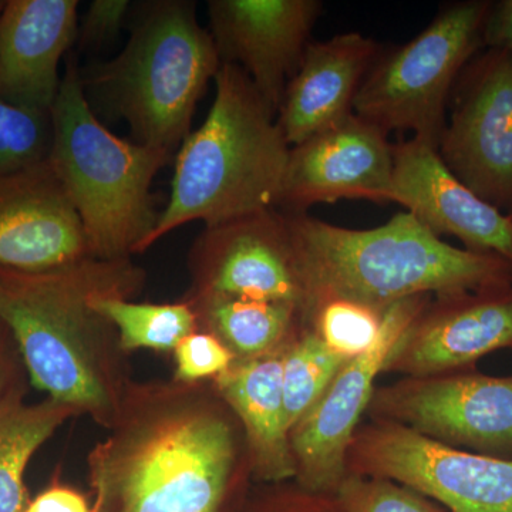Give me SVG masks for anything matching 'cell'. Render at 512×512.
Wrapping results in <instances>:
<instances>
[{
    "instance_id": "d590c367",
    "label": "cell",
    "mask_w": 512,
    "mask_h": 512,
    "mask_svg": "<svg viewBox=\"0 0 512 512\" xmlns=\"http://www.w3.org/2000/svg\"><path fill=\"white\" fill-rule=\"evenodd\" d=\"M508 217H510V220L512 222V208H511L510 212H508Z\"/></svg>"
},
{
    "instance_id": "d6a6232c",
    "label": "cell",
    "mask_w": 512,
    "mask_h": 512,
    "mask_svg": "<svg viewBox=\"0 0 512 512\" xmlns=\"http://www.w3.org/2000/svg\"><path fill=\"white\" fill-rule=\"evenodd\" d=\"M12 348H16L15 340L8 328L0 322V402L20 382L16 359Z\"/></svg>"
},
{
    "instance_id": "8fae6325",
    "label": "cell",
    "mask_w": 512,
    "mask_h": 512,
    "mask_svg": "<svg viewBox=\"0 0 512 512\" xmlns=\"http://www.w3.org/2000/svg\"><path fill=\"white\" fill-rule=\"evenodd\" d=\"M188 292L288 302L303 309L305 288L288 214L254 212L205 227L188 254Z\"/></svg>"
},
{
    "instance_id": "ba28073f",
    "label": "cell",
    "mask_w": 512,
    "mask_h": 512,
    "mask_svg": "<svg viewBox=\"0 0 512 512\" xmlns=\"http://www.w3.org/2000/svg\"><path fill=\"white\" fill-rule=\"evenodd\" d=\"M348 473L396 481L448 512H512V460L444 446L389 421L359 426Z\"/></svg>"
},
{
    "instance_id": "7402d4cb",
    "label": "cell",
    "mask_w": 512,
    "mask_h": 512,
    "mask_svg": "<svg viewBox=\"0 0 512 512\" xmlns=\"http://www.w3.org/2000/svg\"><path fill=\"white\" fill-rule=\"evenodd\" d=\"M73 417H80L73 407L46 397L40 403H23L6 423L0 431V512L25 510L30 460Z\"/></svg>"
},
{
    "instance_id": "5bb4252c",
    "label": "cell",
    "mask_w": 512,
    "mask_h": 512,
    "mask_svg": "<svg viewBox=\"0 0 512 512\" xmlns=\"http://www.w3.org/2000/svg\"><path fill=\"white\" fill-rule=\"evenodd\" d=\"M322 8L319 0H210L208 30L221 63L247 74L278 114Z\"/></svg>"
},
{
    "instance_id": "83f0119b",
    "label": "cell",
    "mask_w": 512,
    "mask_h": 512,
    "mask_svg": "<svg viewBox=\"0 0 512 512\" xmlns=\"http://www.w3.org/2000/svg\"><path fill=\"white\" fill-rule=\"evenodd\" d=\"M174 379L204 382L224 373L234 363V356L211 333L195 330L174 349Z\"/></svg>"
},
{
    "instance_id": "2e32d148",
    "label": "cell",
    "mask_w": 512,
    "mask_h": 512,
    "mask_svg": "<svg viewBox=\"0 0 512 512\" xmlns=\"http://www.w3.org/2000/svg\"><path fill=\"white\" fill-rule=\"evenodd\" d=\"M89 256L82 221L50 158L0 174L2 268L45 271Z\"/></svg>"
},
{
    "instance_id": "836d02e7",
    "label": "cell",
    "mask_w": 512,
    "mask_h": 512,
    "mask_svg": "<svg viewBox=\"0 0 512 512\" xmlns=\"http://www.w3.org/2000/svg\"><path fill=\"white\" fill-rule=\"evenodd\" d=\"M23 403H25V387L23 383H19L0 402V431Z\"/></svg>"
},
{
    "instance_id": "f1b7e54d",
    "label": "cell",
    "mask_w": 512,
    "mask_h": 512,
    "mask_svg": "<svg viewBox=\"0 0 512 512\" xmlns=\"http://www.w3.org/2000/svg\"><path fill=\"white\" fill-rule=\"evenodd\" d=\"M235 512H345L335 495L313 494L296 483L256 484Z\"/></svg>"
},
{
    "instance_id": "9a60e30c",
    "label": "cell",
    "mask_w": 512,
    "mask_h": 512,
    "mask_svg": "<svg viewBox=\"0 0 512 512\" xmlns=\"http://www.w3.org/2000/svg\"><path fill=\"white\" fill-rule=\"evenodd\" d=\"M392 202L437 237H456L467 249L512 262V222L451 173L439 147L412 137L394 146Z\"/></svg>"
},
{
    "instance_id": "8992f818",
    "label": "cell",
    "mask_w": 512,
    "mask_h": 512,
    "mask_svg": "<svg viewBox=\"0 0 512 512\" xmlns=\"http://www.w3.org/2000/svg\"><path fill=\"white\" fill-rule=\"evenodd\" d=\"M52 121L49 158L82 221L90 255L143 254L160 218L151 185L173 154L111 133L87 101L74 60L63 74Z\"/></svg>"
},
{
    "instance_id": "3957f363",
    "label": "cell",
    "mask_w": 512,
    "mask_h": 512,
    "mask_svg": "<svg viewBox=\"0 0 512 512\" xmlns=\"http://www.w3.org/2000/svg\"><path fill=\"white\" fill-rule=\"evenodd\" d=\"M305 288L302 315L329 299L386 311L394 303L512 286V262L448 245L410 212L372 229L288 214Z\"/></svg>"
},
{
    "instance_id": "30bf717a",
    "label": "cell",
    "mask_w": 512,
    "mask_h": 512,
    "mask_svg": "<svg viewBox=\"0 0 512 512\" xmlns=\"http://www.w3.org/2000/svg\"><path fill=\"white\" fill-rule=\"evenodd\" d=\"M427 303L429 296H416L390 306L375 345L340 367L318 403L292 427L293 483L309 493L336 494L348 474L350 444L375 393L376 377L386 372Z\"/></svg>"
},
{
    "instance_id": "ac0fdd59",
    "label": "cell",
    "mask_w": 512,
    "mask_h": 512,
    "mask_svg": "<svg viewBox=\"0 0 512 512\" xmlns=\"http://www.w3.org/2000/svg\"><path fill=\"white\" fill-rule=\"evenodd\" d=\"M77 0H6L0 13V99L50 113L63 56L76 45Z\"/></svg>"
},
{
    "instance_id": "484cf974",
    "label": "cell",
    "mask_w": 512,
    "mask_h": 512,
    "mask_svg": "<svg viewBox=\"0 0 512 512\" xmlns=\"http://www.w3.org/2000/svg\"><path fill=\"white\" fill-rule=\"evenodd\" d=\"M52 143V111L20 109L0 99V174L49 160Z\"/></svg>"
},
{
    "instance_id": "277c9868",
    "label": "cell",
    "mask_w": 512,
    "mask_h": 512,
    "mask_svg": "<svg viewBox=\"0 0 512 512\" xmlns=\"http://www.w3.org/2000/svg\"><path fill=\"white\" fill-rule=\"evenodd\" d=\"M215 99L200 128L178 148L167 207L143 252L194 221L205 227L279 207L288 141L254 83L222 64Z\"/></svg>"
},
{
    "instance_id": "9c48e42d",
    "label": "cell",
    "mask_w": 512,
    "mask_h": 512,
    "mask_svg": "<svg viewBox=\"0 0 512 512\" xmlns=\"http://www.w3.org/2000/svg\"><path fill=\"white\" fill-rule=\"evenodd\" d=\"M367 413L444 446L512 460V376L406 377L375 389Z\"/></svg>"
},
{
    "instance_id": "52a82bcc",
    "label": "cell",
    "mask_w": 512,
    "mask_h": 512,
    "mask_svg": "<svg viewBox=\"0 0 512 512\" xmlns=\"http://www.w3.org/2000/svg\"><path fill=\"white\" fill-rule=\"evenodd\" d=\"M491 3H454L406 45L377 57L353 113L383 133L413 131V137L439 147L446 110L458 76L478 46Z\"/></svg>"
},
{
    "instance_id": "e0dca14e",
    "label": "cell",
    "mask_w": 512,
    "mask_h": 512,
    "mask_svg": "<svg viewBox=\"0 0 512 512\" xmlns=\"http://www.w3.org/2000/svg\"><path fill=\"white\" fill-rule=\"evenodd\" d=\"M501 349H512V286L427 303L386 372L450 375Z\"/></svg>"
},
{
    "instance_id": "7a4b0ae2",
    "label": "cell",
    "mask_w": 512,
    "mask_h": 512,
    "mask_svg": "<svg viewBox=\"0 0 512 512\" xmlns=\"http://www.w3.org/2000/svg\"><path fill=\"white\" fill-rule=\"evenodd\" d=\"M146 284L131 258L89 256L45 271L0 266V322L33 386L109 430L133 379L116 326L93 301L134 299Z\"/></svg>"
},
{
    "instance_id": "4316f807",
    "label": "cell",
    "mask_w": 512,
    "mask_h": 512,
    "mask_svg": "<svg viewBox=\"0 0 512 512\" xmlns=\"http://www.w3.org/2000/svg\"><path fill=\"white\" fill-rule=\"evenodd\" d=\"M335 497L345 512H448L406 485L348 473Z\"/></svg>"
},
{
    "instance_id": "f546056e",
    "label": "cell",
    "mask_w": 512,
    "mask_h": 512,
    "mask_svg": "<svg viewBox=\"0 0 512 512\" xmlns=\"http://www.w3.org/2000/svg\"><path fill=\"white\" fill-rule=\"evenodd\" d=\"M136 3L130 0H93L79 18L76 45L82 50L109 45L130 22Z\"/></svg>"
},
{
    "instance_id": "4dcf8cb0",
    "label": "cell",
    "mask_w": 512,
    "mask_h": 512,
    "mask_svg": "<svg viewBox=\"0 0 512 512\" xmlns=\"http://www.w3.org/2000/svg\"><path fill=\"white\" fill-rule=\"evenodd\" d=\"M22 512H92V501L76 488L55 481Z\"/></svg>"
},
{
    "instance_id": "4fadbf2b",
    "label": "cell",
    "mask_w": 512,
    "mask_h": 512,
    "mask_svg": "<svg viewBox=\"0 0 512 512\" xmlns=\"http://www.w3.org/2000/svg\"><path fill=\"white\" fill-rule=\"evenodd\" d=\"M394 146L387 134L350 114L291 147L279 207L306 214L340 200L392 202Z\"/></svg>"
},
{
    "instance_id": "1f68e13d",
    "label": "cell",
    "mask_w": 512,
    "mask_h": 512,
    "mask_svg": "<svg viewBox=\"0 0 512 512\" xmlns=\"http://www.w3.org/2000/svg\"><path fill=\"white\" fill-rule=\"evenodd\" d=\"M481 42L512 57V0L498 2L488 10Z\"/></svg>"
},
{
    "instance_id": "603a6c76",
    "label": "cell",
    "mask_w": 512,
    "mask_h": 512,
    "mask_svg": "<svg viewBox=\"0 0 512 512\" xmlns=\"http://www.w3.org/2000/svg\"><path fill=\"white\" fill-rule=\"evenodd\" d=\"M94 308L116 326L120 345L134 350L174 352L178 343L198 330L190 303H138L119 296H96Z\"/></svg>"
},
{
    "instance_id": "d6986e66",
    "label": "cell",
    "mask_w": 512,
    "mask_h": 512,
    "mask_svg": "<svg viewBox=\"0 0 512 512\" xmlns=\"http://www.w3.org/2000/svg\"><path fill=\"white\" fill-rule=\"evenodd\" d=\"M379 56L376 40L359 32L309 43L276 114L289 146L353 114L360 86Z\"/></svg>"
},
{
    "instance_id": "e575fe53",
    "label": "cell",
    "mask_w": 512,
    "mask_h": 512,
    "mask_svg": "<svg viewBox=\"0 0 512 512\" xmlns=\"http://www.w3.org/2000/svg\"><path fill=\"white\" fill-rule=\"evenodd\" d=\"M6 0H0V13H2L3 6H5Z\"/></svg>"
},
{
    "instance_id": "7c38bea8",
    "label": "cell",
    "mask_w": 512,
    "mask_h": 512,
    "mask_svg": "<svg viewBox=\"0 0 512 512\" xmlns=\"http://www.w3.org/2000/svg\"><path fill=\"white\" fill-rule=\"evenodd\" d=\"M439 153L461 183L493 207L512 208V57L501 50L463 70Z\"/></svg>"
},
{
    "instance_id": "d4e9b609",
    "label": "cell",
    "mask_w": 512,
    "mask_h": 512,
    "mask_svg": "<svg viewBox=\"0 0 512 512\" xmlns=\"http://www.w3.org/2000/svg\"><path fill=\"white\" fill-rule=\"evenodd\" d=\"M386 311L343 299H329L303 313L302 325L315 330L333 352L352 359L375 345Z\"/></svg>"
},
{
    "instance_id": "44dd1931",
    "label": "cell",
    "mask_w": 512,
    "mask_h": 512,
    "mask_svg": "<svg viewBox=\"0 0 512 512\" xmlns=\"http://www.w3.org/2000/svg\"><path fill=\"white\" fill-rule=\"evenodd\" d=\"M198 330L211 333L234 362L271 355L288 345L302 325V311L288 302L187 292Z\"/></svg>"
},
{
    "instance_id": "ffe728a7",
    "label": "cell",
    "mask_w": 512,
    "mask_h": 512,
    "mask_svg": "<svg viewBox=\"0 0 512 512\" xmlns=\"http://www.w3.org/2000/svg\"><path fill=\"white\" fill-rule=\"evenodd\" d=\"M285 348L234 362L212 379L244 431L255 484L286 483L295 478L282 386Z\"/></svg>"
},
{
    "instance_id": "5b68a950",
    "label": "cell",
    "mask_w": 512,
    "mask_h": 512,
    "mask_svg": "<svg viewBox=\"0 0 512 512\" xmlns=\"http://www.w3.org/2000/svg\"><path fill=\"white\" fill-rule=\"evenodd\" d=\"M222 63L210 30L188 0L134 6L119 55L80 72L92 109L126 121L134 143L177 153Z\"/></svg>"
},
{
    "instance_id": "cb8c5ba5",
    "label": "cell",
    "mask_w": 512,
    "mask_h": 512,
    "mask_svg": "<svg viewBox=\"0 0 512 512\" xmlns=\"http://www.w3.org/2000/svg\"><path fill=\"white\" fill-rule=\"evenodd\" d=\"M349 359L332 349L318 333L301 325L285 348L282 386L289 433L292 427L318 403L340 367Z\"/></svg>"
},
{
    "instance_id": "6da1fadb",
    "label": "cell",
    "mask_w": 512,
    "mask_h": 512,
    "mask_svg": "<svg viewBox=\"0 0 512 512\" xmlns=\"http://www.w3.org/2000/svg\"><path fill=\"white\" fill-rule=\"evenodd\" d=\"M106 431L87 454L92 512H235L255 484L212 380H131Z\"/></svg>"
}]
</instances>
